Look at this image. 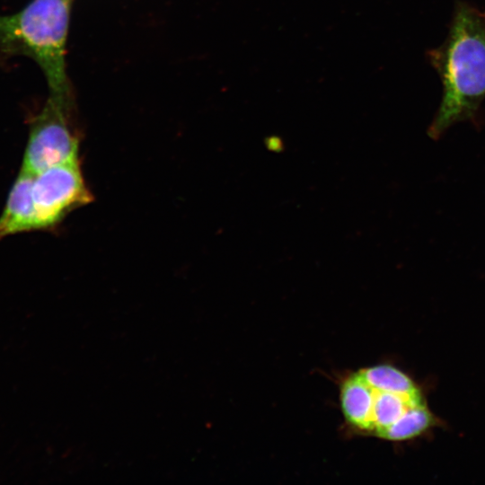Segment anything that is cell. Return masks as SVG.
Masks as SVG:
<instances>
[{
  "label": "cell",
  "mask_w": 485,
  "mask_h": 485,
  "mask_svg": "<svg viewBox=\"0 0 485 485\" xmlns=\"http://www.w3.org/2000/svg\"><path fill=\"white\" fill-rule=\"evenodd\" d=\"M438 74L442 97L428 129L438 139L458 122L480 125L485 100V10L458 0L445 41L427 52Z\"/></svg>",
  "instance_id": "1"
},
{
  "label": "cell",
  "mask_w": 485,
  "mask_h": 485,
  "mask_svg": "<svg viewBox=\"0 0 485 485\" xmlns=\"http://www.w3.org/2000/svg\"><path fill=\"white\" fill-rule=\"evenodd\" d=\"M340 401L350 428L387 441L411 410L427 403L419 386L389 364L365 367L348 375L340 384Z\"/></svg>",
  "instance_id": "2"
},
{
  "label": "cell",
  "mask_w": 485,
  "mask_h": 485,
  "mask_svg": "<svg viewBox=\"0 0 485 485\" xmlns=\"http://www.w3.org/2000/svg\"><path fill=\"white\" fill-rule=\"evenodd\" d=\"M72 0H31L18 13L0 15V51L32 58L50 94L73 99L66 72V44Z\"/></svg>",
  "instance_id": "3"
},
{
  "label": "cell",
  "mask_w": 485,
  "mask_h": 485,
  "mask_svg": "<svg viewBox=\"0 0 485 485\" xmlns=\"http://www.w3.org/2000/svg\"><path fill=\"white\" fill-rule=\"evenodd\" d=\"M73 99L48 97L30 120L21 169L37 173L57 163L78 159L79 137L73 120Z\"/></svg>",
  "instance_id": "4"
},
{
  "label": "cell",
  "mask_w": 485,
  "mask_h": 485,
  "mask_svg": "<svg viewBox=\"0 0 485 485\" xmlns=\"http://www.w3.org/2000/svg\"><path fill=\"white\" fill-rule=\"evenodd\" d=\"M31 197L36 230L57 225L69 212L92 199L78 159L32 173Z\"/></svg>",
  "instance_id": "5"
},
{
  "label": "cell",
  "mask_w": 485,
  "mask_h": 485,
  "mask_svg": "<svg viewBox=\"0 0 485 485\" xmlns=\"http://www.w3.org/2000/svg\"><path fill=\"white\" fill-rule=\"evenodd\" d=\"M32 173L20 170L0 216V240L36 230L31 197Z\"/></svg>",
  "instance_id": "6"
}]
</instances>
